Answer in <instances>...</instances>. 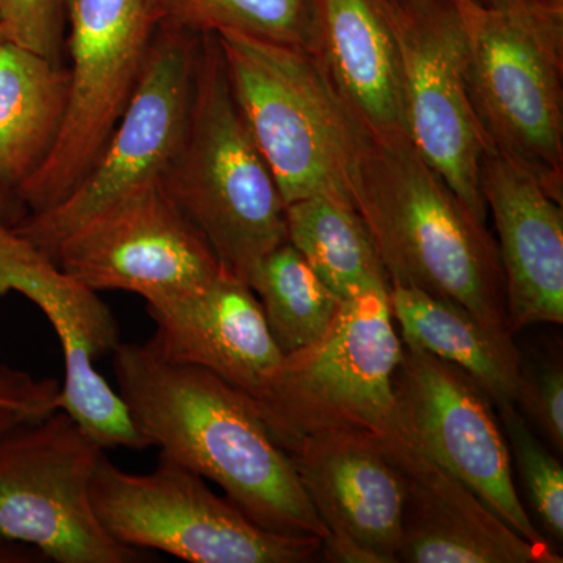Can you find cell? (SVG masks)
Listing matches in <instances>:
<instances>
[{
    "mask_svg": "<svg viewBox=\"0 0 563 563\" xmlns=\"http://www.w3.org/2000/svg\"><path fill=\"white\" fill-rule=\"evenodd\" d=\"M199 40L158 29L131 101L90 173L57 206L25 213L14 231L54 258L58 244L85 221L161 180L184 136Z\"/></svg>",
    "mask_w": 563,
    "mask_h": 563,
    "instance_id": "cell-10",
    "label": "cell"
},
{
    "mask_svg": "<svg viewBox=\"0 0 563 563\" xmlns=\"http://www.w3.org/2000/svg\"><path fill=\"white\" fill-rule=\"evenodd\" d=\"M285 453L328 529L322 555L329 562H398L402 477L373 437H320Z\"/></svg>",
    "mask_w": 563,
    "mask_h": 563,
    "instance_id": "cell-15",
    "label": "cell"
},
{
    "mask_svg": "<svg viewBox=\"0 0 563 563\" xmlns=\"http://www.w3.org/2000/svg\"><path fill=\"white\" fill-rule=\"evenodd\" d=\"M515 406L542 432L551 450L563 451V369L559 362L523 365L521 358Z\"/></svg>",
    "mask_w": 563,
    "mask_h": 563,
    "instance_id": "cell-27",
    "label": "cell"
},
{
    "mask_svg": "<svg viewBox=\"0 0 563 563\" xmlns=\"http://www.w3.org/2000/svg\"><path fill=\"white\" fill-rule=\"evenodd\" d=\"M510 455L517 462L533 517L554 540H563V468L547 444L531 431L515 404L498 407Z\"/></svg>",
    "mask_w": 563,
    "mask_h": 563,
    "instance_id": "cell-25",
    "label": "cell"
},
{
    "mask_svg": "<svg viewBox=\"0 0 563 563\" xmlns=\"http://www.w3.org/2000/svg\"><path fill=\"white\" fill-rule=\"evenodd\" d=\"M10 291L35 303L60 340L65 383L58 409L80 422L103 450L147 448L120 393L96 369V362L121 344L117 318L98 291L13 228L0 225V296Z\"/></svg>",
    "mask_w": 563,
    "mask_h": 563,
    "instance_id": "cell-14",
    "label": "cell"
},
{
    "mask_svg": "<svg viewBox=\"0 0 563 563\" xmlns=\"http://www.w3.org/2000/svg\"><path fill=\"white\" fill-rule=\"evenodd\" d=\"M54 261L95 291H129L147 302L201 290L221 272L201 232L147 181L70 232Z\"/></svg>",
    "mask_w": 563,
    "mask_h": 563,
    "instance_id": "cell-13",
    "label": "cell"
},
{
    "mask_svg": "<svg viewBox=\"0 0 563 563\" xmlns=\"http://www.w3.org/2000/svg\"><path fill=\"white\" fill-rule=\"evenodd\" d=\"M484 5L498 10L526 9L525 0H481Z\"/></svg>",
    "mask_w": 563,
    "mask_h": 563,
    "instance_id": "cell-32",
    "label": "cell"
},
{
    "mask_svg": "<svg viewBox=\"0 0 563 563\" xmlns=\"http://www.w3.org/2000/svg\"><path fill=\"white\" fill-rule=\"evenodd\" d=\"M111 355L118 393L147 448L217 484L266 531L328 537L247 393L207 369L166 361L150 343H121Z\"/></svg>",
    "mask_w": 563,
    "mask_h": 563,
    "instance_id": "cell-1",
    "label": "cell"
},
{
    "mask_svg": "<svg viewBox=\"0 0 563 563\" xmlns=\"http://www.w3.org/2000/svg\"><path fill=\"white\" fill-rule=\"evenodd\" d=\"M317 55L373 139L406 135L398 41L387 0H313Z\"/></svg>",
    "mask_w": 563,
    "mask_h": 563,
    "instance_id": "cell-19",
    "label": "cell"
},
{
    "mask_svg": "<svg viewBox=\"0 0 563 563\" xmlns=\"http://www.w3.org/2000/svg\"><path fill=\"white\" fill-rule=\"evenodd\" d=\"M247 284L261 301L266 324L284 355L318 342L342 303L288 242L258 263Z\"/></svg>",
    "mask_w": 563,
    "mask_h": 563,
    "instance_id": "cell-23",
    "label": "cell"
},
{
    "mask_svg": "<svg viewBox=\"0 0 563 563\" xmlns=\"http://www.w3.org/2000/svg\"><path fill=\"white\" fill-rule=\"evenodd\" d=\"M388 291V280L376 279L342 299L328 332L284 355L251 396L282 450L320 437H379L391 428L402 342Z\"/></svg>",
    "mask_w": 563,
    "mask_h": 563,
    "instance_id": "cell-5",
    "label": "cell"
},
{
    "mask_svg": "<svg viewBox=\"0 0 563 563\" xmlns=\"http://www.w3.org/2000/svg\"><path fill=\"white\" fill-rule=\"evenodd\" d=\"M0 40L66 65V0H0Z\"/></svg>",
    "mask_w": 563,
    "mask_h": 563,
    "instance_id": "cell-26",
    "label": "cell"
},
{
    "mask_svg": "<svg viewBox=\"0 0 563 563\" xmlns=\"http://www.w3.org/2000/svg\"><path fill=\"white\" fill-rule=\"evenodd\" d=\"M24 206L20 202L13 191L5 185L0 184V225H10L14 228L24 218Z\"/></svg>",
    "mask_w": 563,
    "mask_h": 563,
    "instance_id": "cell-29",
    "label": "cell"
},
{
    "mask_svg": "<svg viewBox=\"0 0 563 563\" xmlns=\"http://www.w3.org/2000/svg\"><path fill=\"white\" fill-rule=\"evenodd\" d=\"M43 561L38 551L22 544L0 542V563H31Z\"/></svg>",
    "mask_w": 563,
    "mask_h": 563,
    "instance_id": "cell-30",
    "label": "cell"
},
{
    "mask_svg": "<svg viewBox=\"0 0 563 563\" xmlns=\"http://www.w3.org/2000/svg\"><path fill=\"white\" fill-rule=\"evenodd\" d=\"M466 31V90L485 151L532 173L563 199V24L528 9L457 0Z\"/></svg>",
    "mask_w": 563,
    "mask_h": 563,
    "instance_id": "cell-6",
    "label": "cell"
},
{
    "mask_svg": "<svg viewBox=\"0 0 563 563\" xmlns=\"http://www.w3.org/2000/svg\"><path fill=\"white\" fill-rule=\"evenodd\" d=\"M374 443L404 484V563H561L551 547L515 532L465 484L422 453L399 421Z\"/></svg>",
    "mask_w": 563,
    "mask_h": 563,
    "instance_id": "cell-16",
    "label": "cell"
},
{
    "mask_svg": "<svg viewBox=\"0 0 563 563\" xmlns=\"http://www.w3.org/2000/svg\"><path fill=\"white\" fill-rule=\"evenodd\" d=\"M152 350L166 361L198 366L254 396L284 357L262 303L246 282L221 268L201 290L147 302Z\"/></svg>",
    "mask_w": 563,
    "mask_h": 563,
    "instance_id": "cell-18",
    "label": "cell"
},
{
    "mask_svg": "<svg viewBox=\"0 0 563 563\" xmlns=\"http://www.w3.org/2000/svg\"><path fill=\"white\" fill-rule=\"evenodd\" d=\"M481 190L498 232L510 332L563 321V213L542 181L485 151Z\"/></svg>",
    "mask_w": 563,
    "mask_h": 563,
    "instance_id": "cell-17",
    "label": "cell"
},
{
    "mask_svg": "<svg viewBox=\"0 0 563 563\" xmlns=\"http://www.w3.org/2000/svg\"><path fill=\"white\" fill-rule=\"evenodd\" d=\"M161 184L221 268L246 284L287 242L284 199L233 98L214 33L199 40L187 124Z\"/></svg>",
    "mask_w": 563,
    "mask_h": 563,
    "instance_id": "cell-4",
    "label": "cell"
},
{
    "mask_svg": "<svg viewBox=\"0 0 563 563\" xmlns=\"http://www.w3.org/2000/svg\"><path fill=\"white\" fill-rule=\"evenodd\" d=\"M402 77L407 139L470 210L487 222L485 143L466 90V31L457 0H387Z\"/></svg>",
    "mask_w": 563,
    "mask_h": 563,
    "instance_id": "cell-11",
    "label": "cell"
},
{
    "mask_svg": "<svg viewBox=\"0 0 563 563\" xmlns=\"http://www.w3.org/2000/svg\"><path fill=\"white\" fill-rule=\"evenodd\" d=\"M285 221L287 242L340 299L368 282L387 279L372 233L355 207L312 196L285 206Z\"/></svg>",
    "mask_w": 563,
    "mask_h": 563,
    "instance_id": "cell-22",
    "label": "cell"
},
{
    "mask_svg": "<svg viewBox=\"0 0 563 563\" xmlns=\"http://www.w3.org/2000/svg\"><path fill=\"white\" fill-rule=\"evenodd\" d=\"M69 106L43 165L14 191L27 213L52 209L85 179L139 85L158 18L152 0H66Z\"/></svg>",
    "mask_w": 563,
    "mask_h": 563,
    "instance_id": "cell-9",
    "label": "cell"
},
{
    "mask_svg": "<svg viewBox=\"0 0 563 563\" xmlns=\"http://www.w3.org/2000/svg\"><path fill=\"white\" fill-rule=\"evenodd\" d=\"M396 413L415 444L526 540L551 547L521 503L512 455L490 398L457 366L402 344Z\"/></svg>",
    "mask_w": 563,
    "mask_h": 563,
    "instance_id": "cell-12",
    "label": "cell"
},
{
    "mask_svg": "<svg viewBox=\"0 0 563 563\" xmlns=\"http://www.w3.org/2000/svg\"><path fill=\"white\" fill-rule=\"evenodd\" d=\"M354 206L388 284L451 299L492 331L514 335L498 244L487 222L454 195L407 135L372 136Z\"/></svg>",
    "mask_w": 563,
    "mask_h": 563,
    "instance_id": "cell-2",
    "label": "cell"
},
{
    "mask_svg": "<svg viewBox=\"0 0 563 563\" xmlns=\"http://www.w3.org/2000/svg\"><path fill=\"white\" fill-rule=\"evenodd\" d=\"M68 106V65L0 40V184L14 192L43 165Z\"/></svg>",
    "mask_w": 563,
    "mask_h": 563,
    "instance_id": "cell-21",
    "label": "cell"
},
{
    "mask_svg": "<svg viewBox=\"0 0 563 563\" xmlns=\"http://www.w3.org/2000/svg\"><path fill=\"white\" fill-rule=\"evenodd\" d=\"M106 450L65 410L0 437V542L57 563H140L147 551L107 532L91 499Z\"/></svg>",
    "mask_w": 563,
    "mask_h": 563,
    "instance_id": "cell-7",
    "label": "cell"
},
{
    "mask_svg": "<svg viewBox=\"0 0 563 563\" xmlns=\"http://www.w3.org/2000/svg\"><path fill=\"white\" fill-rule=\"evenodd\" d=\"M158 29L206 35L242 32L317 55L313 0H152Z\"/></svg>",
    "mask_w": 563,
    "mask_h": 563,
    "instance_id": "cell-24",
    "label": "cell"
},
{
    "mask_svg": "<svg viewBox=\"0 0 563 563\" xmlns=\"http://www.w3.org/2000/svg\"><path fill=\"white\" fill-rule=\"evenodd\" d=\"M62 385L0 363V437L58 409Z\"/></svg>",
    "mask_w": 563,
    "mask_h": 563,
    "instance_id": "cell-28",
    "label": "cell"
},
{
    "mask_svg": "<svg viewBox=\"0 0 563 563\" xmlns=\"http://www.w3.org/2000/svg\"><path fill=\"white\" fill-rule=\"evenodd\" d=\"M388 295L402 344L461 368L496 409L515 404L521 354L514 335L492 331L461 303L418 288L390 285Z\"/></svg>",
    "mask_w": 563,
    "mask_h": 563,
    "instance_id": "cell-20",
    "label": "cell"
},
{
    "mask_svg": "<svg viewBox=\"0 0 563 563\" xmlns=\"http://www.w3.org/2000/svg\"><path fill=\"white\" fill-rule=\"evenodd\" d=\"M214 35L233 98L285 206L322 196L355 207L358 169L372 135L320 57L247 33Z\"/></svg>",
    "mask_w": 563,
    "mask_h": 563,
    "instance_id": "cell-3",
    "label": "cell"
},
{
    "mask_svg": "<svg viewBox=\"0 0 563 563\" xmlns=\"http://www.w3.org/2000/svg\"><path fill=\"white\" fill-rule=\"evenodd\" d=\"M525 5L547 20L563 24V0H525Z\"/></svg>",
    "mask_w": 563,
    "mask_h": 563,
    "instance_id": "cell-31",
    "label": "cell"
},
{
    "mask_svg": "<svg viewBox=\"0 0 563 563\" xmlns=\"http://www.w3.org/2000/svg\"><path fill=\"white\" fill-rule=\"evenodd\" d=\"M103 528L118 542L191 563H306L322 555L318 537L266 531L218 496L199 474L161 457L147 474L103 455L91 483Z\"/></svg>",
    "mask_w": 563,
    "mask_h": 563,
    "instance_id": "cell-8",
    "label": "cell"
}]
</instances>
